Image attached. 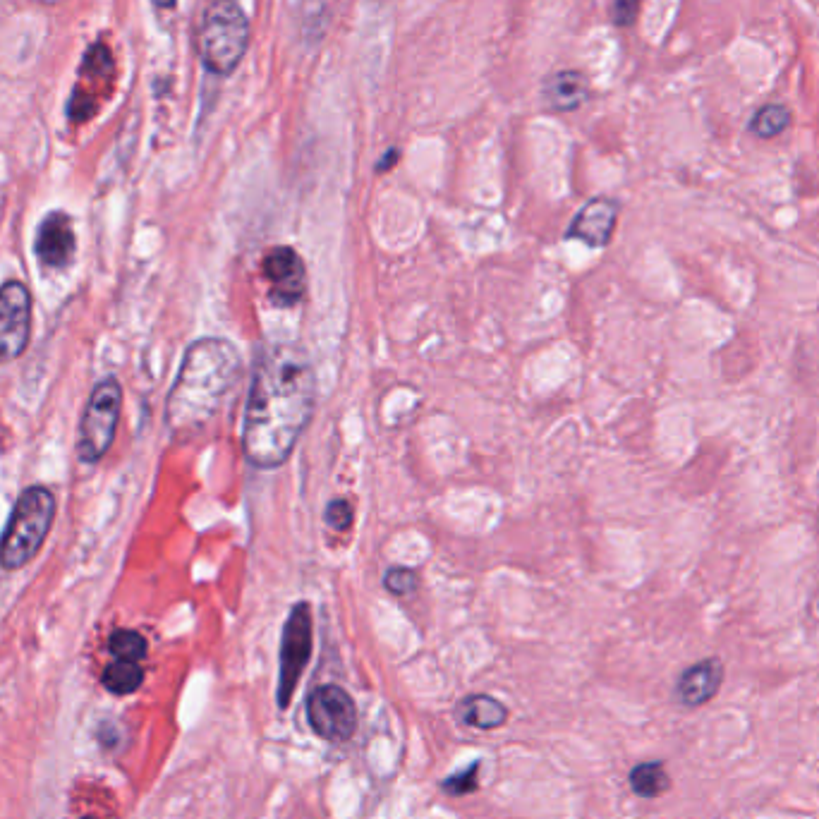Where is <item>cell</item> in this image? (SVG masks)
Here are the masks:
<instances>
[{
	"mask_svg": "<svg viewBox=\"0 0 819 819\" xmlns=\"http://www.w3.org/2000/svg\"><path fill=\"white\" fill-rule=\"evenodd\" d=\"M317 408V374L305 348L271 343L259 350L242 417V453L257 470L293 455Z\"/></svg>",
	"mask_w": 819,
	"mask_h": 819,
	"instance_id": "6da1fadb",
	"label": "cell"
},
{
	"mask_svg": "<svg viewBox=\"0 0 819 819\" xmlns=\"http://www.w3.org/2000/svg\"><path fill=\"white\" fill-rule=\"evenodd\" d=\"M242 355L226 338L194 341L166 400V427L175 439L202 434L221 415L242 379Z\"/></svg>",
	"mask_w": 819,
	"mask_h": 819,
	"instance_id": "7a4b0ae2",
	"label": "cell"
},
{
	"mask_svg": "<svg viewBox=\"0 0 819 819\" xmlns=\"http://www.w3.org/2000/svg\"><path fill=\"white\" fill-rule=\"evenodd\" d=\"M250 44V24L235 0H209L199 24V58L214 75L228 77Z\"/></svg>",
	"mask_w": 819,
	"mask_h": 819,
	"instance_id": "3957f363",
	"label": "cell"
},
{
	"mask_svg": "<svg viewBox=\"0 0 819 819\" xmlns=\"http://www.w3.org/2000/svg\"><path fill=\"white\" fill-rule=\"evenodd\" d=\"M56 518V501L44 487L24 489L0 537V566L17 570L39 554Z\"/></svg>",
	"mask_w": 819,
	"mask_h": 819,
	"instance_id": "277c9868",
	"label": "cell"
},
{
	"mask_svg": "<svg viewBox=\"0 0 819 819\" xmlns=\"http://www.w3.org/2000/svg\"><path fill=\"white\" fill-rule=\"evenodd\" d=\"M120 408H123V388H120L115 379H103L91 391L80 422L77 453H80L82 463H99L103 455L108 453V448H111L115 439Z\"/></svg>",
	"mask_w": 819,
	"mask_h": 819,
	"instance_id": "5b68a950",
	"label": "cell"
},
{
	"mask_svg": "<svg viewBox=\"0 0 819 819\" xmlns=\"http://www.w3.org/2000/svg\"><path fill=\"white\" fill-rule=\"evenodd\" d=\"M312 609L307 602L295 604L290 609L281 637V669H278V707L288 709L293 700L297 683L305 673L309 657H312Z\"/></svg>",
	"mask_w": 819,
	"mask_h": 819,
	"instance_id": "8992f818",
	"label": "cell"
},
{
	"mask_svg": "<svg viewBox=\"0 0 819 819\" xmlns=\"http://www.w3.org/2000/svg\"><path fill=\"white\" fill-rule=\"evenodd\" d=\"M307 721L319 738L345 743L357 728V707L343 688L321 685L307 700Z\"/></svg>",
	"mask_w": 819,
	"mask_h": 819,
	"instance_id": "52a82bcc",
	"label": "cell"
},
{
	"mask_svg": "<svg viewBox=\"0 0 819 819\" xmlns=\"http://www.w3.org/2000/svg\"><path fill=\"white\" fill-rule=\"evenodd\" d=\"M113 87V56L103 44H94L87 51L80 68V84L72 89L68 103V118L75 125L87 123L99 108V96L106 99Z\"/></svg>",
	"mask_w": 819,
	"mask_h": 819,
	"instance_id": "ba28073f",
	"label": "cell"
},
{
	"mask_svg": "<svg viewBox=\"0 0 819 819\" xmlns=\"http://www.w3.org/2000/svg\"><path fill=\"white\" fill-rule=\"evenodd\" d=\"M32 333V295L27 285L8 281L0 285V364L17 360Z\"/></svg>",
	"mask_w": 819,
	"mask_h": 819,
	"instance_id": "9c48e42d",
	"label": "cell"
},
{
	"mask_svg": "<svg viewBox=\"0 0 819 819\" xmlns=\"http://www.w3.org/2000/svg\"><path fill=\"white\" fill-rule=\"evenodd\" d=\"M264 276L271 285V300L278 307H295L307 293L305 262L293 247H273L264 257Z\"/></svg>",
	"mask_w": 819,
	"mask_h": 819,
	"instance_id": "30bf717a",
	"label": "cell"
},
{
	"mask_svg": "<svg viewBox=\"0 0 819 819\" xmlns=\"http://www.w3.org/2000/svg\"><path fill=\"white\" fill-rule=\"evenodd\" d=\"M34 252L48 269H65L75 259L77 238L68 214L53 211L41 221L39 230H36Z\"/></svg>",
	"mask_w": 819,
	"mask_h": 819,
	"instance_id": "8fae6325",
	"label": "cell"
},
{
	"mask_svg": "<svg viewBox=\"0 0 819 819\" xmlns=\"http://www.w3.org/2000/svg\"><path fill=\"white\" fill-rule=\"evenodd\" d=\"M618 221V204L609 197H594L578 211L573 223L568 226L566 238L580 240L587 247H606L611 242V235L616 230Z\"/></svg>",
	"mask_w": 819,
	"mask_h": 819,
	"instance_id": "7c38bea8",
	"label": "cell"
},
{
	"mask_svg": "<svg viewBox=\"0 0 819 819\" xmlns=\"http://www.w3.org/2000/svg\"><path fill=\"white\" fill-rule=\"evenodd\" d=\"M721 681H724V666L719 659L700 661L683 671L681 681H678V700L688 707L705 705L717 695Z\"/></svg>",
	"mask_w": 819,
	"mask_h": 819,
	"instance_id": "4fadbf2b",
	"label": "cell"
},
{
	"mask_svg": "<svg viewBox=\"0 0 819 819\" xmlns=\"http://www.w3.org/2000/svg\"><path fill=\"white\" fill-rule=\"evenodd\" d=\"M542 94L551 111L568 113L587 101L590 84H587V77L578 70H561L546 77V82L542 84Z\"/></svg>",
	"mask_w": 819,
	"mask_h": 819,
	"instance_id": "5bb4252c",
	"label": "cell"
},
{
	"mask_svg": "<svg viewBox=\"0 0 819 819\" xmlns=\"http://www.w3.org/2000/svg\"><path fill=\"white\" fill-rule=\"evenodd\" d=\"M458 717L463 724L477 728V731H494L506 724L508 709L489 695H470L460 702Z\"/></svg>",
	"mask_w": 819,
	"mask_h": 819,
	"instance_id": "9a60e30c",
	"label": "cell"
},
{
	"mask_svg": "<svg viewBox=\"0 0 819 819\" xmlns=\"http://www.w3.org/2000/svg\"><path fill=\"white\" fill-rule=\"evenodd\" d=\"M671 784L669 774H666L661 762H642L630 772V786L637 796L642 798H657L666 791Z\"/></svg>",
	"mask_w": 819,
	"mask_h": 819,
	"instance_id": "2e32d148",
	"label": "cell"
},
{
	"mask_svg": "<svg viewBox=\"0 0 819 819\" xmlns=\"http://www.w3.org/2000/svg\"><path fill=\"white\" fill-rule=\"evenodd\" d=\"M103 685L111 690L113 695H130L142 685L144 671L137 661H123L115 659L106 671H103Z\"/></svg>",
	"mask_w": 819,
	"mask_h": 819,
	"instance_id": "e0dca14e",
	"label": "cell"
},
{
	"mask_svg": "<svg viewBox=\"0 0 819 819\" xmlns=\"http://www.w3.org/2000/svg\"><path fill=\"white\" fill-rule=\"evenodd\" d=\"M788 125H791V113H788V108L779 106V103H769V106H764L757 111L750 127L757 137L772 139V137H779Z\"/></svg>",
	"mask_w": 819,
	"mask_h": 819,
	"instance_id": "ac0fdd59",
	"label": "cell"
},
{
	"mask_svg": "<svg viewBox=\"0 0 819 819\" xmlns=\"http://www.w3.org/2000/svg\"><path fill=\"white\" fill-rule=\"evenodd\" d=\"M108 647H111V654L115 659L137 661L139 664V661L147 657V640L135 633V630H115Z\"/></svg>",
	"mask_w": 819,
	"mask_h": 819,
	"instance_id": "d6986e66",
	"label": "cell"
},
{
	"mask_svg": "<svg viewBox=\"0 0 819 819\" xmlns=\"http://www.w3.org/2000/svg\"><path fill=\"white\" fill-rule=\"evenodd\" d=\"M417 573L410 568H391L384 575V587L396 597H405V594L417 590Z\"/></svg>",
	"mask_w": 819,
	"mask_h": 819,
	"instance_id": "ffe728a7",
	"label": "cell"
},
{
	"mask_svg": "<svg viewBox=\"0 0 819 819\" xmlns=\"http://www.w3.org/2000/svg\"><path fill=\"white\" fill-rule=\"evenodd\" d=\"M477 772H479V762H472L470 767L463 769V772L448 776L444 781V791L453 793V796H465V793H472L477 788Z\"/></svg>",
	"mask_w": 819,
	"mask_h": 819,
	"instance_id": "44dd1931",
	"label": "cell"
},
{
	"mask_svg": "<svg viewBox=\"0 0 819 819\" xmlns=\"http://www.w3.org/2000/svg\"><path fill=\"white\" fill-rule=\"evenodd\" d=\"M353 515H355L353 506H350L348 501L336 499L326 506L324 520H326V525L333 527V530L345 532V530H350V525H353Z\"/></svg>",
	"mask_w": 819,
	"mask_h": 819,
	"instance_id": "7402d4cb",
	"label": "cell"
},
{
	"mask_svg": "<svg viewBox=\"0 0 819 819\" xmlns=\"http://www.w3.org/2000/svg\"><path fill=\"white\" fill-rule=\"evenodd\" d=\"M637 12H640V0H614L611 17L618 27H630L637 20Z\"/></svg>",
	"mask_w": 819,
	"mask_h": 819,
	"instance_id": "603a6c76",
	"label": "cell"
},
{
	"mask_svg": "<svg viewBox=\"0 0 819 819\" xmlns=\"http://www.w3.org/2000/svg\"><path fill=\"white\" fill-rule=\"evenodd\" d=\"M398 163V149H391V151H386V156L384 159L379 161V166H376V171L379 173H386L388 168H393Z\"/></svg>",
	"mask_w": 819,
	"mask_h": 819,
	"instance_id": "cb8c5ba5",
	"label": "cell"
},
{
	"mask_svg": "<svg viewBox=\"0 0 819 819\" xmlns=\"http://www.w3.org/2000/svg\"><path fill=\"white\" fill-rule=\"evenodd\" d=\"M154 3H156V8H173L175 0H154Z\"/></svg>",
	"mask_w": 819,
	"mask_h": 819,
	"instance_id": "d4e9b609",
	"label": "cell"
},
{
	"mask_svg": "<svg viewBox=\"0 0 819 819\" xmlns=\"http://www.w3.org/2000/svg\"><path fill=\"white\" fill-rule=\"evenodd\" d=\"M84 819H94V817H84Z\"/></svg>",
	"mask_w": 819,
	"mask_h": 819,
	"instance_id": "484cf974",
	"label": "cell"
}]
</instances>
